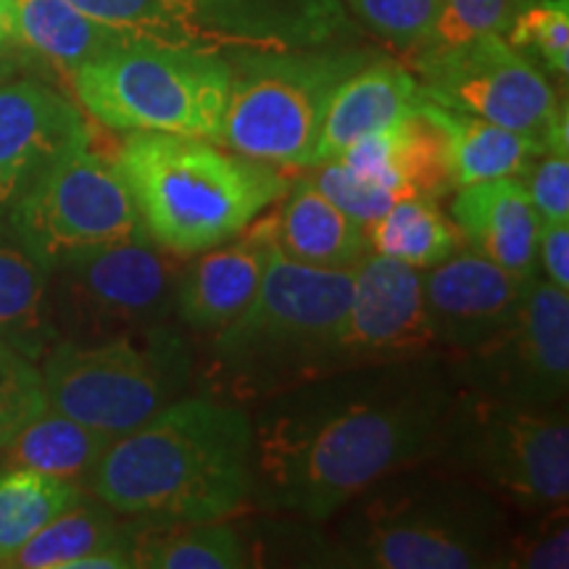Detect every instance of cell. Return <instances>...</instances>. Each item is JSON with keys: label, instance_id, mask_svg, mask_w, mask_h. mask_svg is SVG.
I'll list each match as a JSON object with an SVG mask.
<instances>
[{"label": "cell", "instance_id": "obj_4", "mask_svg": "<svg viewBox=\"0 0 569 569\" xmlns=\"http://www.w3.org/2000/svg\"><path fill=\"white\" fill-rule=\"evenodd\" d=\"M351 290L353 269L298 264L269 246L251 303L211 340V375L243 398L288 390L338 369Z\"/></svg>", "mask_w": 569, "mask_h": 569}, {"label": "cell", "instance_id": "obj_39", "mask_svg": "<svg viewBox=\"0 0 569 569\" xmlns=\"http://www.w3.org/2000/svg\"><path fill=\"white\" fill-rule=\"evenodd\" d=\"M538 267L546 280L569 293V222H540Z\"/></svg>", "mask_w": 569, "mask_h": 569}, {"label": "cell", "instance_id": "obj_31", "mask_svg": "<svg viewBox=\"0 0 569 569\" xmlns=\"http://www.w3.org/2000/svg\"><path fill=\"white\" fill-rule=\"evenodd\" d=\"M69 3L132 38L213 53L184 0H69Z\"/></svg>", "mask_w": 569, "mask_h": 569}, {"label": "cell", "instance_id": "obj_42", "mask_svg": "<svg viewBox=\"0 0 569 569\" xmlns=\"http://www.w3.org/2000/svg\"><path fill=\"white\" fill-rule=\"evenodd\" d=\"M517 3H519V0H517Z\"/></svg>", "mask_w": 569, "mask_h": 569}, {"label": "cell", "instance_id": "obj_32", "mask_svg": "<svg viewBox=\"0 0 569 569\" xmlns=\"http://www.w3.org/2000/svg\"><path fill=\"white\" fill-rule=\"evenodd\" d=\"M503 40L551 74H569V0H519Z\"/></svg>", "mask_w": 569, "mask_h": 569}, {"label": "cell", "instance_id": "obj_25", "mask_svg": "<svg viewBox=\"0 0 569 569\" xmlns=\"http://www.w3.org/2000/svg\"><path fill=\"white\" fill-rule=\"evenodd\" d=\"M17 42L71 77L84 63L101 59L134 40L113 30L69 0H13Z\"/></svg>", "mask_w": 569, "mask_h": 569}, {"label": "cell", "instance_id": "obj_27", "mask_svg": "<svg viewBox=\"0 0 569 569\" xmlns=\"http://www.w3.org/2000/svg\"><path fill=\"white\" fill-rule=\"evenodd\" d=\"M122 515L103 507L84 503V498L74 507L61 511L53 522H48L38 536L27 540L6 567L19 569H74V565L90 553L109 549V546L127 543L138 536L146 522L132 519L122 522Z\"/></svg>", "mask_w": 569, "mask_h": 569}, {"label": "cell", "instance_id": "obj_26", "mask_svg": "<svg viewBox=\"0 0 569 569\" xmlns=\"http://www.w3.org/2000/svg\"><path fill=\"white\" fill-rule=\"evenodd\" d=\"M111 443L113 438L106 432L46 407L21 427L0 453H6V467L34 469L80 486Z\"/></svg>", "mask_w": 569, "mask_h": 569}, {"label": "cell", "instance_id": "obj_5", "mask_svg": "<svg viewBox=\"0 0 569 569\" xmlns=\"http://www.w3.org/2000/svg\"><path fill=\"white\" fill-rule=\"evenodd\" d=\"M340 528L338 561L369 569L496 567L503 519L493 498L459 480H380Z\"/></svg>", "mask_w": 569, "mask_h": 569}, {"label": "cell", "instance_id": "obj_6", "mask_svg": "<svg viewBox=\"0 0 569 569\" xmlns=\"http://www.w3.org/2000/svg\"><path fill=\"white\" fill-rule=\"evenodd\" d=\"M77 101L119 132H174L219 142L230 101L222 53L134 38L71 74Z\"/></svg>", "mask_w": 569, "mask_h": 569}, {"label": "cell", "instance_id": "obj_38", "mask_svg": "<svg viewBox=\"0 0 569 569\" xmlns=\"http://www.w3.org/2000/svg\"><path fill=\"white\" fill-rule=\"evenodd\" d=\"M528 190L540 222H569V159L567 153L546 151L517 177Z\"/></svg>", "mask_w": 569, "mask_h": 569}, {"label": "cell", "instance_id": "obj_21", "mask_svg": "<svg viewBox=\"0 0 569 569\" xmlns=\"http://www.w3.org/2000/svg\"><path fill=\"white\" fill-rule=\"evenodd\" d=\"M419 98L422 92L409 67L390 59H369L332 92L317 138L315 167L338 159L356 140L393 124L415 109Z\"/></svg>", "mask_w": 569, "mask_h": 569}, {"label": "cell", "instance_id": "obj_28", "mask_svg": "<svg viewBox=\"0 0 569 569\" xmlns=\"http://www.w3.org/2000/svg\"><path fill=\"white\" fill-rule=\"evenodd\" d=\"M240 532L217 522H146L132 538V567L146 569H240L251 567Z\"/></svg>", "mask_w": 569, "mask_h": 569}, {"label": "cell", "instance_id": "obj_3", "mask_svg": "<svg viewBox=\"0 0 569 569\" xmlns=\"http://www.w3.org/2000/svg\"><path fill=\"white\" fill-rule=\"evenodd\" d=\"M113 161L148 238L174 256H198L238 238L288 193L272 163L193 134L127 132Z\"/></svg>", "mask_w": 569, "mask_h": 569}, {"label": "cell", "instance_id": "obj_11", "mask_svg": "<svg viewBox=\"0 0 569 569\" xmlns=\"http://www.w3.org/2000/svg\"><path fill=\"white\" fill-rule=\"evenodd\" d=\"M6 217L48 269L148 234L117 161L92 151L90 142L51 163Z\"/></svg>", "mask_w": 569, "mask_h": 569}, {"label": "cell", "instance_id": "obj_13", "mask_svg": "<svg viewBox=\"0 0 569 569\" xmlns=\"http://www.w3.org/2000/svg\"><path fill=\"white\" fill-rule=\"evenodd\" d=\"M459 380L522 407H559L569 386V298L549 280H530L515 317L486 343L459 353Z\"/></svg>", "mask_w": 569, "mask_h": 569}, {"label": "cell", "instance_id": "obj_9", "mask_svg": "<svg viewBox=\"0 0 569 569\" xmlns=\"http://www.w3.org/2000/svg\"><path fill=\"white\" fill-rule=\"evenodd\" d=\"M438 453L525 509L567 503L569 425L559 407H522L465 390L451 398Z\"/></svg>", "mask_w": 569, "mask_h": 569}, {"label": "cell", "instance_id": "obj_8", "mask_svg": "<svg viewBox=\"0 0 569 569\" xmlns=\"http://www.w3.org/2000/svg\"><path fill=\"white\" fill-rule=\"evenodd\" d=\"M359 51H232L222 142L272 167H315L327 103L348 74L365 67Z\"/></svg>", "mask_w": 569, "mask_h": 569}, {"label": "cell", "instance_id": "obj_14", "mask_svg": "<svg viewBox=\"0 0 569 569\" xmlns=\"http://www.w3.org/2000/svg\"><path fill=\"white\" fill-rule=\"evenodd\" d=\"M427 319L422 274L380 253L353 267L351 306L338 340V369L417 361L436 348Z\"/></svg>", "mask_w": 569, "mask_h": 569}, {"label": "cell", "instance_id": "obj_35", "mask_svg": "<svg viewBox=\"0 0 569 569\" xmlns=\"http://www.w3.org/2000/svg\"><path fill=\"white\" fill-rule=\"evenodd\" d=\"M569 565V532H567V503L551 507L549 515L540 517L530 528L503 538L496 567H525V569H565Z\"/></svg>", "mask_w": 569, "mask_h": 569}, {"label": "cell", "instance_id": "obj_15", "mask_svg": "<svg viewBox=\"0 0 569 569\" xmlns=\"http://www.w3.org/2000/svg\"><path fill=\"white\" fill-rule=\"evenodd\" d=\"M419 274L436 343L457 353L472 351L503 330L530 284L472 248H459Z\"/></svg>", "mask_w": 569, "mask_h": 569}, {"label": "cell", "instance_id": "obj_23", "mask_svg": "<svg viewBox=\"0 0 569 569\" xmlns=\"http://www.w3.org/2000/svg\"><path fill=\"white\" fill-rule=\"evenodd\" d=\"M51 269L21 243L0 211V343L42 359L59 336L51 319Z\"/></svg>", "mask_w": 569, "mask_h": 569}, {"label": "cell", "instance_id": "obj_22", "mask_svg": "<svg viewBox=\"0 0 569 569\" xmlns=\"http://www.w3.org/2000/svg\"><path fill=\"white\" fill-rule=\"evenodd\" d=\"M280 211L264 219L269 240L282 256L319 269H353L369 253L367 227L327 201L309 177L298 180Z\"/></svg>", "mask_w": 569, "mask_h": 569}, {"label": "cell", "instance_id": "obj_24", "mask_svg": "<svg viewBox=\"0 0 569 569\" xmlns=\"http://www.w3.org/2000/svg\"><path fill=\"white\" fill-rule=\"evenodd\" d=\"M427 109L443 130L446 163L453 190L503 180V177H519L536 156L546 153L536 140L511 132L507 127L446 109L436 101H427Z\"/></svg>", "mask_w": 569, "mask_h": 569}, {"label": "cell", "instance_id": "obj_33", "mask_svg": "<svg viewBox=\"0 0 569 569\" xmlns=\"http://www.w3.org/2000/svg\"><path fill=\"white\" fill-rule=\"evenodd\" d=\"M361 24L401 51H417L430 40L440 0H343Z\"/></svg>", "mask_w": 569, "mask_h": 569}, {"label": "cell", "instance_id": "obj_18", "mask_svg": "<svg viewBox=\"0 0 569 569\" xmlns=\"http://www.w3.org/2000/svg\"><path fill=\"white\" fill-rule=\"evenodd\" d=\"M336 161V159H332ZM351 172L380 184L396 198L451 193V177L446 163V138L432 119L425 98L393 124L356 140L338 156Z\"/></svg>", "mask_w": 569, "mask_h": 569}, {"label": "cell", "instance_id": "obj_17", "mask_svg": "<svg viewBox=\"0 0 569 569\" xmlns=\"http://www.w3.org/2000/svg\"><path fill=\"white\" fill-rule=\"evenodd\" d=\"M213 53L322 48L348 27L343 0H184Z\"/></svg>", "mask_w": 569, "mask_h": 569}, {"label": "cell", "instance_id": "obj_10", "mask_svg": "<svg viewBox=\"0 0 569 569\" xmlns=\"http://www.w3.org/2000/svg\"><path fill=\"white\" fill-rule=\"evenodd\" d=\"M415 77L427 101L507 127L536 140L543 151L567 153L569 119L557 90L503 34H480L448 48H417Z\"/></svg>", "mask_w": 569, "mask_h": 569}, {"label": "cell", "instance_id": "obj_40", "mask_svg": "<svg viewBox=\"0 0 569 569\" xmlns=\"http://www.w3.org/2000/svg\"><path fill=\"white\" fill-rule=\"evenodd\" d=\"M17 42V17H13V0H0V46Z\"/></svg>", "mask_w": 569, "mask_h": 569}, {"label": "cell", "instance_id": "obj_7", "mask_svg": "<svg viewBox=\"0 0 569 569\" xmlns=\"http://www.w3.org/2000/svg\"><path fill=\"white\" fill-rule=\"evenodd\" d=\"M190 372L184 338L163 322L88 343L59 338L40 367L48 407L111 438L182 398Z\"/></svg>", "mask_w": 569, "mask_h": 569}, {"label": "cell", "instance_id": "obj_19", "mask_svg": "<svg viewBox=\"0 0 569 569\" xmlns=\"http://www.w3.org/2000/svg\"><path fill=\"white\" fill-rule=\"evenodd\" d=\"M269 240L264 219L256 217L238 238L209 248L182 267L174 293V315L184 327L217 332L251 303L267 269Z\"/></svg>", "mask_w": 569, "mask_h": 569}, {"label": "cell", "instance_id": "obj_20", "mask_svg": "<svg viewBox=\"0 0 569 569\" xmlns=\"http://www.w3.org/2000/svg\"><path fill=\"white\" fill-rule=\"evenodd\" d=\"M451 222L461 243L519 280L538 277L540 219L517 177L459 188L451 201Z\"/></svg>", "mask_w": 569, "mask_h": 569}, {"label": "cell", "instance_id": "obj_12", "mask_svg": "<svg viewBox=\"0 0 569 569\" xmlns=\"http://www.w3.org/2000/svg\"><path fill=\"white\" fill-rule=\"evenodd\" d=\"M180 256L151 238H134L82 253L51 269V319L56 336L103 340L161 325L174 311Z\"/></svg>", "mask_w": 569, "mask_h": 569}, {"label": "cell", "instance_id": "obj_29", "mask_svg": "<svg viewBox=\"0 0 569 569\" xmlns=\"http://www.w3.org/2000/svg\"><path fill=\"white\" fill-rule=\"evenodd\" d=\"M369 251L415 269L436 267L461 248V234L436 198L403 196L367 227Z\"/></svg>", "mask_w": 569, "mask_h": 569}, {"label": "cell", "instance_id": "obj_16", "mask_svg": "<svg viewBox=\"0 0 569 569\" xmlns=\"http://www.w3.org/2000/svg\"><path fill=\"white\" fill-rule=\"evenodd\" d=\"M88 142L82 111L59 90L34 80L0 82V211L63 153Z\"/></svg>", "mask_w": 569, "mask_h": 569}, {"label": "cell", "instance_id": "obj_34", "mask_svg": "<svg viewBox=\"0 0 569 569\" xmlns=\"http://www.w3.org/2000/svg\"><path fill=\"white\" fill-rule=\"evenodd\" d=\"M46 407L42 375L34 359L0 343V451Z\"/></svg>", "mask_w": 569, "mask_h": 569}, {"label": "cell", "instance_id": "obj_1", "mask_svg": "<svg viewBox=\"0 0 569 569\" xmlns=\"http://www.w3.org/2000/svg\"><path fill=\"white\" fill-rule=\"evenodd\" d=\"M290 393L253 430V496L327 522L390 475L438 457L453 393L417 361Z\"/></svg>", "mask_w": 569, "mask_h": 569}, {"label": "cell", "instance_id": "obj_37", "mask_svg": "<svg viewBox=\"0 0 569 569\" xmlns=\"http://www.w3.org/2000/svg\"><path fill=\"white\" fill-rule=\"evenodd\" d=\"M309 180L327 201L336 203L340 211H346L348 217L365 227L377 222L396 201V196L390 190L351 172L338 159L317 163V172Z\"/></svg>", "mask_w": 569, "mask_h": 569}, {"label": "cell", "instance_id": "obj_36", "mask_svg": "<svg viewBox=\"0 0 569 569\" xmlns=\"http://www.w3.org/2000/svg\"><path fill=\"white\" fill-rule=\"evenodd\" d=\"M515 11L517 0H440L438 21L425 46L448 48L480 34H503Z\"/></svg>", "mask_w": 569, "mask_h": 569}, {"label": "cell", "instance_id": "obj_30", "mask_svg": "<svg viewBox=\"0 0 569 569\" xmlns=\"http://www.w3.org/2000/svg\"><path fill=\"white\" fill-rule=\"evenodd\" d=\"M82 486L24 467L0 472V567L61 511L82 501Z\"/></svg>", "mask_w": 569, "mask_h": 569}, {"label": "cell", "instance_id": "obj_41", "mask_svg": "<svg viewBox=\"0 0 569 569\" xmlns=\"http://www.w3.org/2000/svg\"><path fill=\"white\" fill-rule=\"evenodd\" d=\"M0 48H6V46H0ZM3 53V51H0ZM3 67H6V61H3V56H0V74H3Z\"/></svg>", "mask_w": 569, "mask_h": 569}, {"label": "cell", "instance_id": "obj_2", "mask_svg": "<svg viewBox=\"0 0 569 569\" xmlns=\"http://www.w3.org/2000/svg\"><path fill=\"white\" fill-rule=\"evenodd\" d=\"M84 486L103 507L142 522L232 517L253 496V422L211 396L177 398L113 438Z\"/></svg>", "mask_w": 569, "mask_h": 569}]
</instances>
